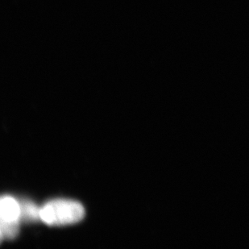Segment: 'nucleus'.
<instances>
[{
  "label": "nucleus",
  "mask_w": 249,
  "mask_h": 249,
  "mask_svg": "<svg viewBox=\"0 0 249 249\" xmlns=\"http://www.w3.org/2000/svg\"><path fill=\"white\" fill-rule=\"evenodd\" d=\"M83 206L71 200H53L40 209V219L49 226H66L78 223L84 218Z\"/></svg>",
  "instance_id": "f257e3e1"
},
{
  "label": "nucleus",
  "mask_w": 249,
  "mask_h": 249,
  "mask_svg": "<svg viewBox=\"0 0 249 249\" xmlns=\"http://www.w3.org/2000/svg\"><path fill=\"white\" fill-rule=\"evenodd\" d=\"M1 221H20V206L14 197L3 196L0 202Z\"/></svg>",
  "instance_id": "f03ea898"
},
{
  "label": "nucleus",
  "mask_w": 249,
  "mask_h": 249,
  "mask_svg": "<svg viewBox=\"0 0 249 249\" xmlns=\"http://www.w3.org/2000/svg\"><path fill=\"white\" fill-rule=\"evenodd\" d=\"M20 206V220L24 222H36L40 219V209L36 205L29 201H22Z\"/></svg>",
  "instance_id": "7ed1b4c3"
},
{
  "label": "nucleus",
  "mask_w": 249,
  "mask_h": 249,
  "mask_svg": "<svg viewBox=\"0 0 249 249\" xmlns=\"http://www.w3.org/2000/svg\"><path fill=\"white\" fill-rule=\"evenodd\" d=\"M19 222L1 221L0 236L1 240H12L19 233Z\"/></svg>",
  "instance_id": "20e7f679"
}]
</instances>
